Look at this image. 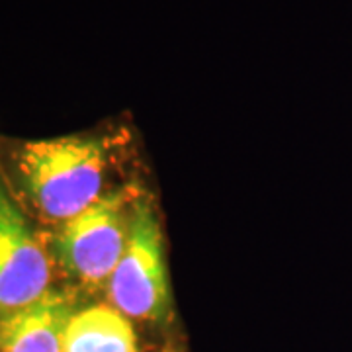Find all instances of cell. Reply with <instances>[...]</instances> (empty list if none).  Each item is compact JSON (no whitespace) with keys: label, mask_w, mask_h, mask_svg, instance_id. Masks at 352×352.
Listing matches in <instances>:
<instances>
[{"label":"cell","mask_w":352,"mask_h":352,"mask_svg":"<svg viewBox=\"0 0 352 352\" xmlns=\"http://www.w3.org/2000/svg\"><path fill=\"white\" fill-rule=\"evenodd\" d=\"M108 168L102 139L85 135L28 141L14 155L20 190L41 219L61 226L100 200Z\"/></svg>","instance_id":"obj_1"},{"label":"cell","mask_w":352,"mask_h":352,"mask_svg":"<svg viewBox=\"0 0 352 352\" xmlns=\"http://www.w3.org/2000/svg\"><path fill=\"white\" fill-rule=\"evenodd\" d=\"M112 307L127 319L166 323L173 314V296L164 261L163 233L147 200H133L126 251L108 280Z\"/></svg>","instance_id":"obj_2"},{"label":"cell","mask_w":352,"mask_h":352,"mask_svg":"<svg viewBox=\"0 0 352 352\" xmlns=\"http://www.w3.org/2000/svg\"><path fill=\"white\" fill-rule=\"evenodd\" d=\"M131 206L122 192H108L82 214L57 226L51 256L71 276L87 284H108L126 251Z\"/></svg>","instance_id":"obj_3"},{"label":"cell","mask_w":352,"mask_h":352,"mask_svg":"<svg viewBox=\"0 0 352 352\" xmlns=\"http://www.w3.org/2000/svg\"><path fill=\"white\" fill-rule=\"evenodd\" d=\"M53 256L0 173V319L51 289Z\"/></svg>","instance_id":"obj_4"},{"label":"cell","mask_w":352,"mask_h":352,"mask_svg":"<svg viewBox=\"0 0 352 352\" xmlns=\"http://www.w3.org/2000/svg\"><path fill=\"white\" fill-rule=\"evenodd\" d=\"M75 298L51 288L38 302L0 319V352H63Z\"/></svg>","instance_id":"obj_5"},{"label":"cell","mask_w":352,"mask_h":352,"mask_svg":"<svg viewBox=\"0 0 352 352\" xmlns=\"http://www.w3.org/2000/svg\"><path fill=\"white\" fill-rule=\"evenodd\" d=\"M63 352H139L131 321L112 305L76 309L63 339Z\"/></svg>","instance_id":"obj_6"}]
</instances>
